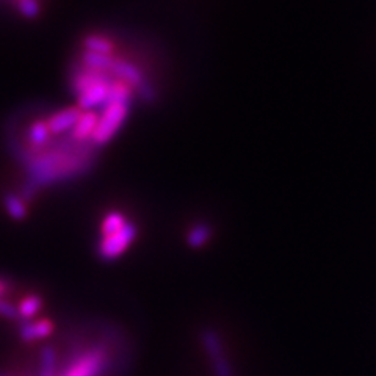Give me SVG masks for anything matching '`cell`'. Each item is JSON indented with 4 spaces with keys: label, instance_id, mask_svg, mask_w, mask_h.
<instances>
[{
    "label": "cell",
    "instance_id": "obj_1",
    "mask_svg": "<svg viewBox=\"0 0 376 376\" xmlns=\"http://www.w3.org/2000/svg\"><path fill=\"white\" fill-rule=\"evenodd\" d=\"M93 143L66 138L60 143L51 141L43 148H32L24 152L29 171V185L24 198H32L38 188L60 184L85 174L93 163Z\"/></svg>",
    "mask_w": 376,
    "mask_h": 376
},
{
    "label": "cell",
    "instance_id": "obj_2",
    "mask_svg": "<svg viewBox=\"0 0 376 376\" xmlns=\"http://www.w3.org/2000/svg\"><path fill=\"white\" fill-rule=\"evenodd\" d=\"M129 115V104L124 102H107L99 113L97 126L93 132L91 143L94 146H104L118 134L121 126L124 124Z\"/></svg>",
    "mask_w": 376,
    "mask_h": 376
},
{
    "label": "cell",
    "instance_id": "obj_3",
    "mask_svg": "<svg viewBox=\"0 0 376 376\" xmlns=\"http://www.w3.org/2000/svg\"><path fill=\"white\" fill-rule=\"evenodd\" d=\"M108 366V353L97 345L77 355L69 366H66L62 376H101Z\"/></svg>",
    "mask_w": 376,
    "mask_h": 376
},
{
    "label": "cell",
    "instance_id": "obj_4",
    "mask_svg": "<svg viewBox=\"0 0 376 376\" xmlns=\"http://www.w3.org/2000/svg\"><path fill=\"white\" fill-rule=\"evenodd\" d=\"M137 226L130 221H127L126 226L121 231L115 232V234L108 237H102L101 245H99V254L104 261H113L118 259L121 254L132 245V242L137 237Z\"/></svg>",
    "mask_w": 376,
    "mask_h": 376
},
{
    "label": "cell",
    "instance_id": "obj_5",
    "mask_svg": "<svg viewBox=\"0 0 376 376\" xmlns=\"http://www.w3.org/2000/svg\"><path fill=\"white\" fill-rule=\"evenodd\" d=\"M202 342H204V346H206L210 359H212V362H213L215 375L217 376H234L228 359L224 357L223 344H221V339L218 337V334L213 333V331H206V333L202 334Z\"/></svg>",
    "mask_w": 376,
    "mask_h": 376
},
{
    "label": "cell",
    "instance_id": "obj_6",
    "mask_svg": "<svg viewBox=\"0 0 376 376\" xmlns=\"http://www.w3.org/2000/svg\"><path fill=\"white\" fill-rule=\"evenodd\" d=\"M113 82V79L105 80L101 82V84L88 88L84 93H80L77 96V107L80 110H85V112H91V110L97 107H104L110 97V90H112Z\"/></svg>",
    "mask_w": 376,
    "mask_h": 376
},
{
    "label": "cell",
    "instance_id": "obj_7",
    "mask_svg": "<svg viewBox=\"0 0 376 376\" xmlns=\"http://www.w3.org/2000/svg\"><path fill=\"white\" fill-rule=\"evenodd\" d=\"M82 115V110L79 107H68L60 110V112L54 113L46 123L49 130L52 135H62L64 132H71L74 129L77 121H79Z\"/></svg>",
    "mask_w": 376,
    "mask_h": 376
},
{
    "label": "cell",
    "instance_id": "obj_8",
    "mask_svg": "<svg viewBox=\"0 0 376 376\" xmlns=\"http://www.w3.org/2000/svg\"><path fill=\"white\" fill-rule=\"evenodd\" d=\"M97 119H99V113L94 112H84L80 115L79 121H77L74 129L71 130V138H74L77 141H91L93 132L97 126Z\"/></svg>",
    "mask_w": 376,
    "mask_h": 376
},
{
    "label": "cell",
    "instance_id": "obj_9",
    "mask_svg": "<svg viewBox=\"0 0 376 376\" xmlns=\"http://www.w3.org/2000/svg\"><path fill=\"white\" fill-rule=\"evenodd\" d=\"M52 333V323L47 320H41L36 323H25L21 326V337L24 340L43 339Z\"/></svg>",
    "mask_w": 376,
    "mask_h": 376
},
{
    "label": "cell",
    "instance_id": "obj_10",
    "mask_svg": "<svg viewBox=\"0 0 376 376\" xmlns=\"http://www.w3.org/2000/svg\"><path fill=\"white\" fill-rule=\"evenodd\" d=\"M52 134L46 121H38L29 129V143L32 148H43L52 141Z\"/></svg>",
    "mask_w": 376,
    "mask_h": 376
},
{
    "label": "cell",
    "instance_id": "obj_11",
    "mask_svg": "<svg viewBox=\"0 0 376 376\" xmlns=\"http://www.w3.org/2000/svg\"><path fill=\"white\" fill-rule=\"evenodd\" d=\"M126 223H127V218L123 213H119V212L108 213L102 221V228H101L102 237H108V235L115 234V232L121 231L126 226Z\"/></svg>",
    "mask_w": 376,
    "mask_h": 376
},
{
    "label": "cell",
    "instance_id": "obj_12",
    "mask_svg": "<svg viewBox=\"0 0 376 376\" xmlns=\"http://www.w3.org/2000/svg\"><path fill=\"white\" fill-rule=\"evenodd\" d=\"M84 44H85L86 52L101 54V55H112L113 52V44L110 43L107 38H102V36H88L85 38Z\"/></svg>",
    "mask_w": 376,
    "mask_h": 376
},
{
    "label": "cell",
    "instance_id": "obj_13",
    "mask_svg": "<svg viewBox=\"0 0 376 376\" xmlns=\"http://www.w3.org/2000/svg\"><path fill=\"white\" fill-rule=\"evenodd\" d=\"M210 239V228L207 224H196L187 235V243L191 248H201L207 243Z\"/></svg>",
    "mask_w": 376,
    "mask_h": 376
},
{
    "label": "cell",
    "instance_id": "obj_14",
    "mask_svg": "<svg viewBox=\"0 0 376 376\" xmlns=\"http://www.w3.org/2000/svg\"><path fill=\"white\" fill-rule=\"evenodd\" d=\"M5 207H7V212L13 220H24L27 217V206L24 204V199L18 196H5Z\"/></svg>",
    "mask_w": 376,
    "mask_h": 376
},
{
    "label": "cell",
    "instance_id": "obj_15",
    "mask_svg": "<svg viewBox=\"0 0 376 376\" xmlns=\"http://www.w3.org/2000/svg\"><path fill=\"white\" fill-rule=\"evenodd\" d=\"M57 370V357L52 348H44L41 353V368L38 376H55Z\"/></svg>",
    "mask_w": 376,
    "mask_h": 376
},
{
    "label": "cell",
    "instance_id": "obj_16",
    "mask_svg": "<svg viewBox=\"0 0 376 376\" xmlns=\"http://www.w3.org/2000/svg\"><path fill=\"white\" fill-rule=\"evenodd\" d=\"M41 307V298L40 296H27L24 301L21 303V306L18 307V315L21 318H30L35 315Z\"/></svg>",
    "mask_w": 376,
    "mask_h": 376
},
{
    "label": "cell",
    "instance_id": "obj_17",
    "mask_svg": "<svg viewBox=\"0 0 376 376\" xmlns=\"http://www.w3.org/2000/svg\"><path fill=\"white\" fill-rule=\"evenodd\" d=\"M18 7L21 13L29 19L36 18V16L40 14V3H38L36 0H19Z\"/></svg>",
    "mask_w": 376,
    "mask_h": 376
},
{
    "label": "cell",
    "instance_id": "obj_18",
    "mask_svg": "<svg viewBox=\"0 0 376 376\" xmlns=\"http://www.w3.org/2000/svg\"><path fill=\"white\" fill-rule=\"evenodd\" d=\"M0 315H3V317H7V318L19 317L18 309H16L11 303L2 300V298H0Z\"/></svg>",
    "mask_w": 376,
    "mask_h": 376
},
{
    "label": "cell",
    "instance_id": "obj_19",
    "mask_svg": "<svg viewBox=\"0 0 376 376\" xmlns=\"http://www.w3.org/2000/svg\"><path fill=\"white\" fill-rule=\"evenodd\" d=\"M7 289H8V287H7V284H5V282H3V281H0V298H2V295H3V293H5V292H7Z\"/></svg>",
    "mask_w": 376,
    "mask_h": 376
},
{
    "label": "cell",
    "instance_id": "obj_20",
    "mask_svg": "<svg viewBox=\"0 0 376 376\" xmlns=\"http://www.w3.org/2000/svg\"><path fill=\"white\" fill-rule=\"evenodd\" d=\"M0 376H7V375H0Z\"/></svg>",
    "mask_w": 376,
    "mask_h": 376
}]
</instances>
